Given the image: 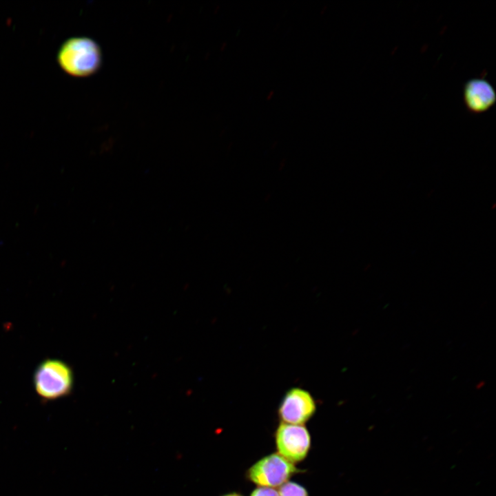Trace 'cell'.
<instances>
[{
  "label": "cell",
  "instance_id": "obj_1",
  "mask_svg": "<svg viewBox=\"0 0 496 496\" xmlns=\"http://www.w3.org/2000/svg\"><path fill=\"white\" fill-rule=\"evenodd\" d=\"M58 62L68 74L85 77L99 70L102 63V51L93 39L77 37L66 40L61 46Z\"/></svg>",
  "mask_w": 496,
  "mask_h": 496
},
{
  "label": "cell",
  "instance_id": "obj_2",
  "mask_svg": "<svg viewBox=\"0 0 496 496\" xmlns=\"http://www.w3.org/2000/svg\"><path fill=\"white\" fill-rule=\"evenodd\" d=\"M34 385L36 392L43 399L56 400L65 397L72 389V371L61 360H45L34 372Z\"/></svg>",
  "mask_w": 496,
  "mask_h": 496
},
{
  "label": "cell",
  "instance_id": "obj_3",
  "mask_svg": "<svg viewBox=\"0 0 496 496\" xmlns=\"http://www.w3.org/2000/svg\"><path fill=\"white\" fill-rule=\"evenodd\" d=\"M302 472L278 453L262 457L247 471V478L258 486L280 487L296 473Z\"/></svg>",
  "mask_w": 496,
  "mask_h": 496
},
{
  "label": "cell",
  "instance_id": "obj_4",
  "mask_svg": "<svg viewBox=\"0 0 496 496\" xmlns=\"http://www.w3.org/2000/svg\"><path fill=\"white\" fill-rule=\"evenodd\" d=\"M278 453L295 464L304 459L311 447V436L304 425L280 422L275 432Z\"/></svg>",
  "mask_w": 496,
  "mask_h": 496
},
{
  "label": "cell",
  "instance_id": "obj_5",
  "mask_svg": "<svg viewBox=\"0 0 496 496\" xmlns=\"http://www.w3.org/2000/svg\"><path fill=\"white\" fill-rule=\"evenodd\" d=\"M316 411V403L312 395L302 388L293 387L282 398L278 415L282 423L304 425Z\"/></svg>",
  "mask_w": 496,
  "mask_h": 496
},
{
  "label": "cell",
  "instance_id": "obj_6",
  "mask_svg": "<svg viewBox=\"0 0 496 496\" xmlns=\"http://www.w3.org/2000/svg\"><path fill=\"white\" fill-rule=\"evenodd\" d=\"M463 97L468 111L480 114L488 110L495 103L496 92L486 79L475 78L464 84Z\"/></svg>",
  "mask_w": 496,
  "mask_h": 496
},
{
  "label": "cell",
  "instance_id": "obj_7",
  "mask_svg": "<svg viewBox=\"0 0 496 496\" xmlns=\"http://www.w3.org/2000/svg\"><path fill=\"white\" fill-rule=\"evenodd\" d=\"M278 490L280 496H309L304 486L293 482L288 481L280 486Z\"/></svg>",
  "mask_w": 496,
  "mask_h": 496
},
{
  "label": "cell",
  "instance_id": "obj_8",
  "mask_svg": "<svg viewBox=\"0 0 496 496\" xmlns=\"http://www.w3.org/2000/svg\"><path fill=\"white\" fill-rule=\"evenodd\" d=\"M249 496H280L278 490L274 488L258 486L255 488Z\"/></svg>",
  "mask_w": 496,
  "mask_h": 496
},
{
  "label": "cell",
  "instance_id": "obj_9",
  "mask_svg": "<svg viewBox=\"0 0 496 496\" xmlns=\"http://www.w3.org/2000/svg\"><path fill=\"white\" fill-rule=\"evenodd\" d=\"M222 496H242V495L238 493H229L223 495Z\"/></svg>",
  "mask_w": 496,
  "mask_h": 496
}]
</instances>
